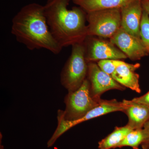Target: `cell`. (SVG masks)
Listing matches in <instances>:
<instances>
[{"instance_id": "obj_1", "label": "cell", "mask_w": 149, "mask_h": 149, "mask_svg": "<svg viewBox=\"0 0 149 149\" xmlns=\"http://www.w3.org/2000/svg\"><path fill=\"white\" fill-rule=\"evenodd\" d=\"M11 32L30 50L45 49L58 54L63 49L51 33L44 6L37 3L24 6L14 16Z\"/></svg>"}, {"instance_id": "obj_2", "label": "cell", "mask_w": 149, "mask_h": 149, "mask_svg": "<svg viewBox=\"0 0 149 149\" xmlns=\"http://www.w3.org/2000/svg\"><path fill=\"white\" fill-rule=\"evenodd\" d=\"M71 0H47L44 6L54 38L63 48L83 42L87 35V13L80 7L68 8Z\"/></svg>"}, {"instance_id": "obj_3", "label": "cell", "mask_w": 149, "mask_h": 149, "mask_svg": "<svg viewBox=\"0 0 149 149\" xmlns=\"http://www.w3.org/2000/svg\"><path fill=\"white\" fill-rule=\"evenodd\" d=\"M101 99L95 98L92 96L91 85L87 78L77 90L68 92L65 98V110H59L58 116L65 120H78L97 106Z\"/></svg>"}, {"instance_id": "obj_4", "label": "cell", "mask_w": 149, "mask_h": 149, "mask_svg": "<svg viewBox=\"0 0 149 149\" xmlns=\"http://www.w3.org/2000/svg\"><path fill=\"white\" fill-rule=\"evenodd\" d=\"M72 51L61 74L62 85L68 92L77 90L87 78L88 63L83 42L72 46Z\"/></svg>"}, {"instance_id": "obj_5", "label": "cell", "mask_w": 149, "mask_h": 149, "mask_svg": "<svg viewBox=\"0 0 149 149\" xmlns=\"http://www.w3.org/2000/svg\"><path fill=\"white\" fill-rule=\"evenodd\" d=\"M88 36L111 38L121 27L120 9L95 11L87 13Z\"/></svg>"}, {"instance_id": "obj_6", "label": "cell", "mask_w": 149, "mask_h": 149, "mask_svg": "<svg viewBox=\"0 0 149 149\" xmlns=\"http://www.w3.org/2000/svg\"><path fill=\"white\" fill-rule=\"evenodd\" d=\"M85 59L88 63L102 60L124 59L128 58L110 42L96 36H88L83 42Z\"/></svg>"}, {"instance_id": "obj_7", "label": "cell", "mask_w": 149, "mask_h": 149, "mask_svg": "<svg viewBox=\"0 0 149 149\" xmlns=\"http://www.w3.org/2000/svg\"><path fill=\"white\" fill-rule=\"evenodd\" d=\"M87 78L91 85V95L95 98L101 99V95L109 90L124 91L125 89V87L103 71L95 62L88 63Z\"/></svg>"}, {"instance_id": "obj_8", "label": "cell", "mask_w": 149, "mask_h": 149, "mask_svg": "<svg viewBox=\"0 0 149 149\" xmlns=\"http://www.w3.org/2000/svg\"><path fill=\"white\" fill-rule=\"evenodd\" d=\"M110 41L131 60H139L148 55L141 39L128 34L121 27Z\"/></svg>"}, {"instance_id": "obj_9", "label": "cell", "mask_w": 149, "mask_h": 149, "mask_svg": "<svg viewBox=\"0 0 149 149\" xmlns=\"http://www.w3.org/2000/svg\"><path fill=\"white\" fill-rule=\"evenodd\" d=\"M142 1L136 0L120 8L121 28L128 34L140 39V27L143 10Z\"/></svg>"}, {"instance_id": "obj_10", "label": "cell", "mask_w": 149, "mask_h": 149, "mask_svg": "<svg viewBox=\"0 0 149 149\" xmlns=\"http://www.w3.org/2000/svg\"><path fill=\"white\" fill-rule=\"evenodd\" d=\"M139 63H124L118 67L111 75L115 80L125 88H129L136 93H141L139 85V75L135 71L140 67Z\"/></svg>"}, {"instance_id": "obj_11", "label": "cell", "mask_w": 149, "mask_h": 149, "mask_svg": "<svg viewBox=\"0 0 149 149\" xmlns=\"http://www.w3.org/2000/svg\"><path fill=\"white\" fill-rule=\"evenodd\" d=\"M126 108L123 112L127 115V125L133 130L142 129L146 123L149 120V107L131 100H123Z\"/></svg>"}, {"instance_id": "obj_12", "label": "cell", "mask_w": 149, "mask_h": 149, "mask_svg": "<svg viewBox=\"0 0 149 149\" xmlns=\"http://www.w3.org/2000/svg\"><path fill=\"white\" fill-rule=\"evenodd\" d=\"M86 13L109 9L121 8L136 0H71Z\"/></svg>"}, {"instance_id": "obj_13", "label": "cell", "mask_w": 149, "mask_h": 149, "mask_svg": "<svg viewBox=\"0 0 149 149\" xmlns=\"http://www.w3.org/2000/svg\"><path fill=\"white\" fill-rule=\"evenodd\" d=\"M126 108V105L123 101L118 102L115 99L110 100L101 99L97 106L90 111L82 118L74 120V123L76 125L86 120L113 112H123Z\"/></svg>"}, {"instance_id": "obj_14", "label": "cell", "mask_w": 149, "mask_h": 149, "mask_svg": "<svg viewBox=\"0 0 149 149\" xmlns=\"http://www.w3.org/2000/svg\"><path fill=\"white\" fill-rule=\"evenodd\" d=\"M132 130L133 129L127 125L123 127H116L113 132L99 143V148L110 149L117 148L118 145Z\"/></svg>"}, {"instance_id": "obj_15", "label": "cell", "mask_w": 149, "mask_h": 149, "mask_svg": "<svg viewBox=\"0 0 149 149\" xmlns=\"http://www.w3.org/2000/svg\"><path fill=\"white\" fill-rule=\"evenodd\" d=\"M145 135L143 128L133 130L126 135L117 147L129 146L137 149L139 145L143 143Z\"/></svg>"}, {"instance_id": "obj_16", "label": "cell", "mask_w": 149, "mask_h": 149, "mask_svg": "<svg viewBox=\"0 0 149 149\" xmlns=\"http://www.w3.org/2000/svg\"><path fill=\"white\" fill-rule=\"evenodd\" d=\"M140 36L148 55H149V15L143 10L140 27Z\"/></svg>"}, {"instance_id": "obj_17", "label": "cell", "mask_w": 149, "mask_h": 149, "mask_svg": "<svg viewBox=\"0 0 149 149\" xmlns=\"http://www.w3.org/2000/svg\"><path fill=\"white\" fill-rule=\"evenodd\" d=\"M124 62L119 60H102L98 61L99 67L107 74L111 75L118 67L124 63Z\"/></svg>"}, {"instance_id": "obj_18", "label": "cell", "mask_w": 149, "mask_h": 149, "mask_svg": "<svg viewBox=\"0 0 149 149\" xmlns=\"http://www.w3.org/2000/svg\"><path fill=\"white\" fill-rule=\"evenodd\" d=\"M131 101L134 102L146 105L149 107V91L143 95L139 97L135 98Z\"/></svg>"}, {"instance_id": "obj_19", "label": "cell", "mask_w": 149, "mask_h": 149, "mask_svg": "<svg viewBox=\"0 0 149 149\" xmlns=\"http://www.w3.org/2000/svg\"><path fill=\"white\" fill-rule=\"evenodd\" d=\"M145 135V139L143 143L146 148H149V120L146 123L143 128Z\"/></svg>"}, {"instance_id": "obj_20", "label": "cell", "mask_w": 149, "mask_h": 149, "mask_svg": "<svg viewBox=\"0 0 149 149\" xmlns=\"http://www.w3.org/2000/svg\"><path fill=\"white\" fill-rule=\"evenodd\" d=\"M142 4L144 10L146 11L149 15V1L148 0H142Z\"/></svg>"}, {"instance_id": "obj_21", "label": "cell", "mask_w": 149, "mask_h": 149, "mask_svg": "<svg viewBox=\"0 0 149 149\" xmlns=\"http://www.w3.org/2000/svg\"><path fill=\"white\" fill-rule=\"evenodd\" d=\"M0 149H4V147L3 146H2L1 144V145H0Z\"/></svg>"}, {"instance_id": "obj_22", "label": "cell", "mask_w": 149, "mask_h": 149, "mask_svg": "<svg viewBox=\"0 0 149 149\" xmlns=\"http://www.w3.org/2000/svg\"><path fill=\"white\" fill-rule=\"evenodd\" d=\"M148 1H149V0H148Z\"/></svg>"}]
</instances>
